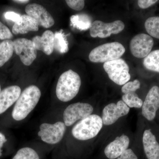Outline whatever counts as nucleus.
Wrapping results in <instances>:
<instances>
[{"instance_id":"25","label":"nucleus","mask_w":159,"mask_h":159,"mask_svg":"<svg viewBox=\"0 0 159 159\" xmlns=\"http://www.w3.org/2000/svg\"><path fill=\"white\" fill-rule=\"evenodd\" d=\"M12 159H40L39 156L34 149L29 147L20 148Z\"/></svg>"},{"instance_id":"27","label":"nucleus","mask_w":159,"mask_h":159,"mask_svg":"<svg viewBox=\"0 0 159 159\" xmlns=\"http://www.w3.org/2000/svg\"><path fill=\"white\" fill-rule=\"evenodd\" d=\"M66 2L70 8L76 11L82 10L85 5V2L83 0H67Z\"/></svg>"},{"instance_id":"11","label":"nucleus","mask_w":159,"mask_h":159,"mask_svg":"<svg viewBox=\"0 0 159 159\" xmlns=\"http://www.w3.org/2000/svg\"><path fill=\"white\" fill-rule=\"evenodd\" d=\"M129 110V107L122 100H119L117 103H110L102 110V119L103 125L114 124L119 118L127 115Z\"/></svg>"},{"instance_id":"18","label":"nucleus","mask_w":159,"mask_h":159,"mask_svg":"<svg viewBox=\"0 0 159 159\" xmlns=\"http://www.w3.org/2000/svg\"><path fill=\"white\" fill-rule=\"evenodd\" d=\"M39 30L37 22L28 15L21 16L20 21L15 23L12 28L14 34H24L29 31H37Z\"/></svg>"},{"instance_id":"5","label":"nucleus","mask_w":159,"mask_h":159,"mask_svg":"<svg viewBox=\"0 0 159 159\" xmlns=\"http://www.w3.org/2000/svg\"><path fill=\"white\" fill-rule=\"evenodd\" d=\"M103 67L109 78L118 85H124L130 79L129 67L124 60L119 58L105 62Z\"/></svg>"},{"instance_id":"29","label":"nucleus","mask_w":159,"mask_h":159,"mask_svg":"<svg viewBox=\"0 0 159 159\" xmlns=\"http://www.w3.org/2000/svg\"><path fill=\"white\" fill-rule=\"evenodd\" d=\"M4 16L6 19L10 20L15 23L20 21L21 19V16L18 13L13 11H7L4 14Z\"/></svg>"},{"instance_id":"13","label":"nucleus","mask_w":159,"mask_h":159,"mask_svg":"<svg viewBox=\"0 0 159 159\" xmlns=\"http://www.w3.org/2000/svg\"><path fill=\"white\" fill-rule=\"evenodd\" d=\"M159 109V87H152L148 91L142 106V114L148 121H152Z\"/></svg>"},{"instance_id":"12","label":"nucleus","mask_w":159,"mask_h":159,"mask_svg":"<svg viewBox=\"0 0 159 159\" xmlns=\"http://www.w3.org/2000/svg\"><path fill=\"white\" fill-rule=\"evenodd\" d=\"M28 15L37 22L39 25L48 29L54 25V20L51 15L41 5L36 3L28 5L25 8Z\"/></svg>"},{"instance_id":"10","label":"nucleus","mask_w":159,"mask_h":159,"mask_svg":"<svg viewBox=\"0 0 159 159\" xmlns=\"http://www.w3.org/2000/svg\"><path fill=\"white\" fill-rule=\"evenodd\" d=\"M154 44L153 39L146 34H137L131 40V53L137 58L146 57L151 51Z\"/></svg>"},{"instance_id":"17","label":"nucleus","mask_w":159,"mask_h":159,"mask_svg":"<svg viewBox=\"0 0 159 159\" xmlns=\"http://www.w3.org/2000/svg\"><path fill=\"white\" fill-rule=\"evenodd\" d=\"M54 34L50 30H47L42 36H35L32 39L36 50L42 51L47 55H51L54 50Z\"/></svg>"},{"instance_id":"15","label":"nucleus","mask_w":159,"mask_h":159,"mask_svg":"<svg viewBox=\"0 0 159 159\" xmlns=\"http://www.w3.org/2000/svg\"><path fill=\"white\" fill-rule=\"evenodd\" d=\"M21 89L17 85L6 87L1 91L0 94V115L5 112L15 102L21 94Z\"/></svg>"},{"instance_id":"1","label":"nucleus","mask_w":159,"mask_h":159,"mask_svg":"<svg viewBox=\"0 0 159 159\" xmlns=\"http://www.w3.org/2000/svg\"><path fill=\"white\" fill-rule=\"evenodd\" d=\"M41 96L40 90L36 86L26 88L16 102L12 111V117L16 121L25 119L37 105Z\"/></svg>"},{"instance_id":"34","label":"nucleus","mask_w":159,"mask_h":159,"mask_svg":"<svg viewBox=\"0 0 159 159\" xmlns=\"http://www.w3.org/2000/svg\"><path fill=\"white\" fill-rule=\"evenodd\" d=\"M1 85H0V94H1Z\"/></svg>"},{"instance_id":"8","label":"nucleus","mask_w":159,"mask_h":159,"mask_svg":"<svg viewBox=\"0 0 159 159\" xmlns=\"http://www.w3.org/2000/svg\"><path fill=\"white\" fill-rule=\"evenodd\" d=\"M124 28V23L120 20L109 23L97 20L92 23L90 28V34L93 38H105L109 37L112 34H119Z\"/></svg>"},{"instance_id":"23","label":"nucleus","mask_w":159,"mask_h":159,"mask_svg":"<svg viewBox=\"0 0 159 159\" xmlns=\"http://www.w3.org/2000/svg\"><path fill=\"white\" fill-rule=\"evenodd\" d=\"M145 29L152 37L159 39V17L152 16L145 21Z\"/></svg>"},{"instance_id":"30","label":"nucleus","mask_w":159,"mask_h":159,"mask_svg":"<svg viewBox=\"0 0 159 159\" xmlns=\"http://www.w3.org/2000/svg\"><path fill=\"white\" fill-rule=\"evenodd\" d=\"M117 159H138V158L133 151L128 148Z\"/></svg>"},{"instance_id":"16","label":"nucleus","mask_w":159,"mask_h":159,"mask_svg":"<svg viewBox=\"0 0 159 159\" xmlns=\"http://www.w3.org/2000/svg\"><path fill=\"white\" fill-rule=\"evenodd\" d=\"M143 148L148 159H159V143L151 129H146L142 138Z\"/></svg>"},{"instance_id":"26","label":"nucleus","mask_w":159,"mask_h":159,"mask_svg":"<svg viewBox=\"0 0 159 159\" xmlns=\"http://www.w3.org/2000/svg\"><path fill=\"white\" fill-rule=\"evenodd\" d=\"M141 83L138 80L125 83L122 88V92L124 94L135 93L137 90L140 88Z\"/></svg>"},{"instance_id":"4","label":"nucleus","mask_w":159,"mask_h":159,"mask_svg":"<svg viewBox=\"0 0 159 159\" xmlns=\"http://www.w3.org/2000/svg\"><path fill=\"white\" fill-rule=\"evenodd\" d=\"M125 51L124 46L120 43H107L93 49L89 55V59L95 63L108 62L120 58Z\"/></svg>"},{"instance_id":"3","label":"nucleus","mask_w":159,"mask_h":159,"mask_svg":"<svg viewBox=\"0 0 159 159\" xmlns=\"http://www.w3.org/2000/svg\"><path fill=\"white\" fill-rule=\"evenodd\" d=\"M102 118L95 114L91 115L77 122L72 130L73 137L77 140L86 141L97 136L102 129Z\"/></svg>"},{"instance_id":"32","label":"nucleus","mask_w":159,"mask_h":159,"mask_svg":"<svg viewBox=\"0 0 159 159\" xmlns=\"http://www.w3.org/2000/svg\"><path fill=\"white\" fill-rule=\"evenodd\" d=\"M7 141L6 136L2 133L0 132V157L2 156V148L3 147L4 143Z\"/></svg>"},{"instance_id":"9","label":"nucleus","mask_w":159,"mask_h":159,"mask_svg":"<svg viewBox=\"0 0 159 159\" xmlns=\"http://www.w3.org/2000/svg\"><path fill=\"white\" fill-rule=\"evenodd\" d=\"M14 51L25 65H31L37 57V50L32 40L25 38L14 40Z\"/></svg>"},{"instance_id":"31","label":"nucleus","mask_w":159,"mask_h":159,"mask_svg":"<svg viewBox=\"0 0 159 159\" xmlns=\"http://www.w3.org/2000/svg\"><path fill=\"white\" fill-rule=\"evenodd\" d=\"M158 2L156 0H139L138 3L139 7L142 9H147Z\"/></svg>"},{"instance_id":"19","label":"nucleus","mask_w":159,"mask_h":159,"mask_svg":"<svg viewBox=\"0 0 159 159\" xmlns=\"http://www.w3.org/2000/svg\"><path fill=\"white\" fill-rule=\"evenodd\" d=\"M71 25L80 31H86L92 25V20L88 15L78 14L70 17Z\"/></svg>"},{"instance_id":"14","label":"nucleus","mask_w":159,"mask_h":159,"mask_svg":"<svg viewBox=\"0 0 159 159\" xmlns=\"http://www.w3.org/2000/svg\"><path fill=\"white\" fill-rule=\"evenodd\" d=\"M130 140L125 135L117 137L110 143L104 149L106 156L109 159H115L120 157L128 149Z\"/></svg>"},{"instance_id":"21","label":"nucleus","mask_w":159,"mask_h":159,"mask_svg":"<svg viewBox=\"0 0 159 159\" xmlns=\"http://www.w3.org/2000/svg\"><path fill=\"white\" fill-rule=\"evenodd\" d=\"M143 65L147 70L159 73V50L151 52L144 58Z\"/></svg>"},{"instance_id":"33","label":"nucleus","mask_w":159,"mask_h":159,"mask_svg":"<svg viewBox=\"0 0 159 159\" xmlns=\"http://www.w3.org/2000/svg\"><path fill=\"white\" fill-rule=\"evenodd\" d=\"M14 2L20 3V4H25V3L29 2V0H17V1H14Z\"/></svg>"},{"instance_id":"7","label":"nucleus","mask_w":159,"mask_h":159,"mask_svg":"<svg viewBox=\"0 0 159 159\" xmlns=\"http://www.w3.org/2000/svg\"><path fill=\"white\" fill-rule=\"evenodd\" d=\"M93 107L87 103L78 102L68 106L63 112L64 122L66 126L73 125L78 120H81L92 115Z\"/></svg>"},{"instance_id":"6","label":"nucleus","mask_w":159,"mask_h":159,"mask_svg":"<svg viewBox=\"0 0 159 159\" xmlns=\"http://www.w3.org/2000/svg\"><path fill=\"white\" fill-rule=\"evenodd\" d=\"M39 136L42 141L51 145L59 143L64 136L66 125L64 122H57L54 124L43 123L39 126Z\"/></svg>"},{"instance_id":"24","label":"nucleus","mask_w":159,"mask_h":159,"mask_svg":"<svg viewBox=\"0 0 159 159\" xmlns=\"http://www.w3.org/2000/svg\"><path fill=\"white\" fill-rule=\"evenodd\" d=\"M122 101L129 107L140 108L142 107L143 102L136 93L124 94L122 97Z\"/></svg>"},{"instance_id":"2","label":"nucleus","mask_w":159,"mask_h":159,"mask_svg":"<svg viewBox=\"0 0 159 159\" xmlns=\"http://www.w3.org/2000/svg\"><path fill=\"white\" fill-rule=\"evenodd\" d=\"M81 81L79 74L70 70L60 76L56 86V96L61 101L66 102L76 97L79 92Z\"/></svg>"},{"instance_id":"20","label":"nucleus","mask_w":159,"mask_h":159,"mask_svg":"<svg viewBox=\"0 0 159 159\" xmlns=\"http://www.w3.org/2000/svg\"><path fill=\"white\" fill-rule=\"evenodd\" d=\"M14 51V43L11 40H5L0 43V67L10 59Z\"/></svg>"},{"instance_id":"28","label":"nucleus","mask_w":159,"mask_h":159,"mask_svg":"<svg viewBox=\"0 0 159 159\" xmlns=\"http://www.w3.org/2000/svg\"><path fill=\"white\" fill-rule=\"evenodd\" d=\"M12 37L13 35L9 28L0 21V39H10Z\"/></svg>"},{"instance_id":"22","label":"nucleus","mask_w":159,"mask_h":159,"mask_svg":"<svg viewBox=\"0 0 159 159\" xmlns=\"http://www.w3.org/2000/svg\"><path fill=\"white\" fill-rule=\"evenodd\" d=\"M54 49L61 54L67 53L69 51L68 42L61 30L54 34Z\"/></svg>"}]
</instances>
